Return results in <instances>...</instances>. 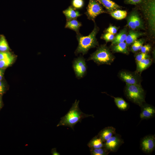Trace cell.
I'll return each instance as SVG.
<instances>
[{
	"label": "cell",
	"instance_id": "obj_5",
	"mask_svg": "<svg viewBox=\"0 0 155 155\" xmlns=\"http://www.w3.org/2000/svg\"><path fill=\"white\" fill-rule=\"evenodd\" d=\"M113 56L105 45H102L91 55L88 60H92L99 64H109L113 61Z\"/></svg>",
	"mask_w": 155,
	"mask_h": 155
},
{
	"label": "cell",
	"instance_id": "obj_3",
	"mask_svg": "<svg viewBox=\"0 0 155 155\" xmlns=\"http://www.w3.org/2000/svg\"><path fill=\"white\" fill-rule=\"evenodd\" d=\"M146 19L152 35L155 32V0H144L137 5Z\"/></svg>",
	"mask_w": 155,
	"mask_h": 155
},
{
	"label": "cell",
	"instance_id": "obj_6",
	"mask_svg": "<svg viewBox=\"0 0 155 155\" xmlns=\"http://www.w3.org/2000/svg\"><path fill=\"white\" fill-rule=\"evenodd\" d=\"M107 12L102 8L101 4L96 0H89L85 14L89 20L95 22L96 18L99 15Z\"/></svg>",
	"mask_w": 155,
	"mask_h": 155
},
{
	"label": "cell",
	"instance_id": "obj_35",
	"mask_svg": "<svg viewBox=\"0 0 155 155\" xmlns=\"http://www.w3.org/2000/svg\"><path fill=\"white\" fill-rule=\"evenodd\" d=\"M151 49V46L150 45L147 44L142 46L140 50L142 53H146L149 51Z\"/></svg>",
	"mask_w": 155,
	"mask_h": 155
},
{
	"label": "cell",
	"instance_id": "obj_37",
	"mask_svg": "<svg viewBox=\"0 0 155 155\" xmlns=\"http://www.w3.org/2000/svg\"><path fill=\"white\" fill-rule=\"evenodd\" d=\"M51 153L53 155H60V154L57 151L56 148H53L52 149Z\"/></svg>",
	"mask_w": 155,
	"mask_h": 155
},
{
	"label": "cell",
	"instance_id": "obj_9",
	"mask_svg": "<svg viewBox=\"0 0 155 155\" xmlns=\"http://www.w3.org/2000/svg\"><path fill=\"white\" fill-rule=\"evenodd\" d=\"M140 146L142 150L146 153H150L154 149L155 137L154 135H148L141 140Z\"/></svg>",
	"mask_w": 155,
	"mask_h": 155
},
{
	"label": "cell",
	"instance_id": "obj_34",
	"mask_svg": "<svg viewBox=\"0 0 155 155\" xmlns=\"http://www.w3.org/2000/svg\"><path fill=\"white\" fill-rule=\"evenodd\" d=\"M144 0H124V2L126 4L137 5Z\"/></svg>",
	"mask_w": 155,
	"mask_h": 155
},
{
	"label": "cell",
	"instance_id": "obj_26",
	"mask_svg": "<svg viewBox=\"0 0 155 155\" xmlns=\"http://www.w3.org/2000/svg\"><path fill=\"white\" fill-rule=\"evenodd\" d=\"M9 47L5 36L1 35L0 37V51H8Z\"/></svg>",
	"mask_w": 155,
	"mask_h": 155
},
{
	"label": "cell",
	"instance_id": "obj_28",
	"mask_svg": "<svg viewBox=\"0 0 155 155\" xmlns=\"http://www.w3.org/2000/svg\"><path fill=\"white\" fill-rule=\"evenodd\" d=\"M72 6L75 9H80L82 8L84 5V0H72Z\"/></svg>",
	"mask_w": 155,
	"mask_h": 155
},
{
	"label": "cell",
	"instance_id": "obj_31",
	"mask_svg": "<svg viewBox=\"0 0 155 155\" xmlns=\"http://www.w3.org/2000/svg\"><path fill=\"white\" fill-rule=\"evenodd\" d=\"M118 29V28L115 26L110 25L106 30V32L114 35L117 33Z\"/></svg>",
	"mask_w": 155,
	"mask_h": 155
},
{
	"label": "cell",
	"instance_id": "obj_8",
	"mask_svg": "<svg viewBox=\"0 0 155 155\" xmlns=\"http://www.w3.org/2000/svg\"><path fill=\"white\" fill-rule=\"evenodd\" d=\"M124 142L121 136L115 133L104 142V147L110 152H115Z\"/></svg>",
	"mask_w": 155,
	"mask_h": 155
},
{
	"label": "cell",
	"instance_id": "obj_17",
	"mask_svg": "<svg viewBox=\"0 0 155 155\" xmlns=\"http://www.w3.org/2000/svg\"><path fill=\"white\" fill-rule=\"evenodd\" d=\"M104 143L101 139L96 135L89 141L87 145L90 149L104 147Z\"/></svg>",
	"mask_w": 155,
	"mask_h": 155
},
{
	"label": "cell",
	"instance_id": "obj_4",
	"mask_svg": "<svg viewBox=\"0 0 155 155\" xmlns=\"http://www.w3.org/2000/svg\"><path fill=\"white\" fill-rule=\"evenodd\" d=\"M125 92L126 96L130 100L140 106L144 103V92L139 84H126Z\"/></svg>",
	"mask_w": 155,
	"mask_h": 155
},
{
	"label": "cell",
	"instance_id": "obj_23",
	"mask_svg": "<svg viewBox=\"0 0 155 155\" xmlns=\"http://www.w3.org/2000/svg\"><path fill=\"white\" fill-rule=\"evenodd\" d=\"M151 61L147 58L143 59L137 62V69L141 72L146 69L150 64Z\"/></svg>",
	"mask_w": 155,
	"mask_h": 155
},
{
	"label": "cell",
	"instance_id": "obj_13",
	"mask_svg": "<svg viewBox=\"0 0 155 155\" xmlns=\"http://www.w3.org/2000/svg\"><path fill=\"white\" fill-rule=\"evenodd\" d=\"M65 16L66 21L76 19L82 15L77 9L74 8L71 5L63 11Z\"/></svg>",
	"mask_w": 155,
	"mask_h": 155
},
{
	"label": "cell",
	"instance_id": "obj_12",
	"mask_svg": "<svg viewBox=\"0 0 155 155\" xmlns=\"http://www.w3.org/2000/svg\"><path fill=\"white\" fill-rule=\"evenodd\" d=\"M103 5L109 12L120 9L121 6L111 0H96Z\"/></svg>",
	"mask_w": 155,
	"mask_h": 155
},
{
	"label": "cell",
	"instance_id": "obj_36",
	"mask_svg": "<svg viewBox=\"0 0 155 155\" xmlns=\"http://www.w3.org/2000/svg\"><path fill=\"white\" fill-rule=\"evenodd\" d=\"M5 91V86L3 83L0 81V96L3 94Z\"/></svg>",
	"mask_w": 155,
	"mask_h": 155
},
{
	"label": "cell",
	"instance_id": "obj_22",
	"mask_svg": "<svg viewBox=\"0 0 155 155\" xmlns=\"http://www.w3.org/2000/svg\"><path fill=\"white\" fill-rule=\"evenodd\" d=\"M132 12L133 20L137 29H144L143 23L138 13L135 11H134Z\"/></svg>",
	"mask_w": 155,
	"mask_h": 155
},
{
	"label": "cell",
	"instance_id": "obj_27",
	"mask_svg": "<svg viewBox=\"0 0 155 155\" xmlns=\"http://www.w3.org/2000/svg\"><path fill=\"white\" fill-rule=\"evenodd\" d=\"M144 40L143 39L137 40L132 44L131 50L133 52H136L140 50L143 46Z\"/></svg>",
	"mask_w": 155,
	"mask_h": 155
},
{
	"label": "cell",
	"instance_id": "obj_20",
	"mask_svg": "<svg viewBox=\"0 0 155 155\" xmlns=\"http://www.w3.org/2000/svg\"><path fill=\"white\" fill-rule=\"evenodd\" d=\"M113 98L117 106L119 109L123 111L127 110L128 108V104L124 100L120 97Z\"/></svg>",
	"mask_w": 155,
	"mask_h": 155
},
{
	"label": "cell",
	"instance_id": "obj_14",
	"mask_svg": "<svg viewBox=\"0 0 155 155\" xmlns=\"http://www.w3.org/2000/svg\"><path fill=\"white\" fill-rule=\"evenodd\" d=\"M144 34L145 33L143 32L135 31L132 29L130 30L128 34H127L125 40V43L127 45L129 46L132 44L138 38L144 35Z\"/></svg>",
	"mask_w": 155,
	"mask_h": 155
},
{
	"label": "cell",
	"instance_id": "obj_21",
	"mask_svg": "<svg viewBox=\"0 0 155 155\" xmlns=\"http://www.w3.org/2000/svg\"><path fill=\"white\" fill-rule=\"evenodd\" d=\"M127 13L125 10L120 9L116 10L111 12V16L114 18L121 20L125 18L127 16Z\"/></svg>",
	"mask_w": 155,
	"mask_h": 155
},
{
	"label": "cell",
	"instance_id": "obj_29",
	"mask_svg": "<svg viewBox=\"0 0 155 155\" xmlns=\"http://www.w3.org/2000/svg\"><path fill=\"white\" fill-rule=\"evenodd\" d=\"M127 23L128 26L131 29L134 30L137 29L134 22L132 13L127 18Z\"/></svg>",
	"mask_w": 155,
	"mask_h": 155
},
{
	"label": "cell",
	"instance_id": "obj_24",
	"mask_svg": "<svg viewBox=\"0 0 155 155\" xmlns=\"http://www.w3.org/2000/svg\"><path fill=\"white\" fill-rule=\"evenodd\" d=\"M92 155H107L110 152L104 147L90 149Z\"/></svg>",
	"mask_w": 155,
	"mask_h": 155
},
{
	"label": "cell",
	"instance_id": "obj_18",
	"mask_svg": "<svg viewBox=\"0 0 155 155\" xmlns=\"http://www.w3.org/2000/svg\"><path fill=\"white\" fill-rule=\"evenodd\" d=\"M127 29L124 28L115 37L113 40L112 41V45L117 44L119 43L124 42L125 40L127 35Z\"/></svg>",
	"mask_w": 155,
	"mask_h": 155
},
{
	"label": "cell",
	"instance_id": "obj_1",
	"mask_svg": "<svg viewBox=\"0 0 155 155\" xmlns=\"http://www.w3.org/2000/svg\"><path fill=\"white\" fill-rule=\"evenodd\" d=\"M79 100H76L69 111L63 117L61 118V120L57 127L64 126L69 127L73 129L75 125L82 120L89 117H94L93 115H88L82 112L79 106Z\"/></svg>",
	"mask_w": 155,
	"mask_h": 155
},
{
	"label": "cell",
	"instance_id": "obj_19",
	"mask_svg": "<svg viewBox=\"0 0 155 155\" xmlns=\"http://www.w3.org/2000/svg\"><path fill=\"white\" fill-rule=\"evenodd\" d=\"M127 46L125 42H120L117 44L113 45L112 49L115 52H119L127 54L128 53V52Z\"/></svg>",
	"mask_w": 155,
	"mask_h": 155
},
{
	"label": "cell",
	"instance_id": "obj_38",
	"mask_svg": "<svg viewBox=\"0 0 155 155\" xmlns=\"http://www.w3.org/2000/svg\"><path fill=\"white\" fill-rule=\"evenodd\" d=\"M3 75V70L0 68V81L2 80Z\"/></svg>",
	"mask_w": 155,
	"mask_h": 155
},
{
	"label": "cell",
	"instance_id": "obj_7",
	"mask_svg": "<svg viewBox=\"0 0 155 155\" xmlns=\"http://www.w3.org/2000/svg\"><path fill=\"white\" fill-rule=\"evenodd\" d=\"M85 59L80 55L75 59L73 62V67L76 77L78 79L83 78L87 72V67Z\"/></svg>",
	"mask_w": 155,
	"mask_h": 155
},
{
	"label": "cell",
	"instance_id": "obj_15",
	"mask_svg": "<svg viewBox=\"0 0 155 155\" xmlns=\"http://www.w3.org/2000/svg\"><path fill=\"white\" fill-rule=\"evenodd\" d=\"M119 76L126 84L131 85L138 84L136 78L129 73L122 71L120 73Z\"/></svg>",
	"mask_w": 155,
	"mask_h": 155
},
{
	"label": "cell",
	"instance_id": "obj_25",
	"mask_svg": "<svg viewBox=\"0 0 155 155\" xmlns=\"http://www.w3.org/2000/svg\"><path fill=\"white\" fill-rule=\"evenodd\" d=\"M15 59V57L12 55L11 57L0 60V68L8 67L12 63Z\"/></svg>",
	"mask_w": 155,
	"mask_h": 155
},
{
	"label": "cell",
	"instance_id": "obj_33",
	"mask_svg": "<svg viewBox=\"0 0 155 155\" xmlns=\"http://www.w3.org/2000/svg\"><path fill=\"white\" fill-rule=\"evenodd\" d=\"M149 56L146 53H142L137 55L135 59L138 62L143 59L147 58Z\"/></svg>",
	"mask_w": 155,
	"mask_h": 155
},
{
	"label": "cell",
	"instance_id": "obj_10",
	"mask_svg": "<svg viewBox=\"0 0 155 155\" xmlns=\"http://www.w3.org/2000/svg\"><path fill=\"white\" fill-rule=\"evenodd\" d=\"M140 118L142 120L147 119L153 117L155 114V109L152 106L144 103L141 106Z\"/></svg>",
	"mask_w": 155,
	"mask_h": 155
},
{
	"label": "cell",
	"instance_id": "obj_39",
	"mask_svg": "<svg viewBox=\"0 0 155 155\" xmlns=\"http://www.w3.org/2000/svg\"><path fill=\"white\" fill-rule=\"evenodd\" d=\"M2 102L1 98L0 97V109L2 107Z\"/></svg>",
	"mask_w": 155,
	"mask_h": 155
},
{
	"label": "cell",
	"instance_id": "obj_32",
	"mask_svg": "<svg viewBox=\"0 0 155 155\" xmlns=\"http://www.w3.org/2000/svg\"><path fill=\"white\" fill-rule=\"evenodd\" d=\"M13 55L9 52L0 51V60L9 58Z\"/></svg>",
	"mask_w": 155,
	"mask_h": 155
},
{
	"label": "cell",
	"instance_id": "obj_16",
	"mask_svg": "<svg viewBox=\"0 0 155 155\" xmlns=\"http://www.w3.org/2000/svg\"><path fill=\"white\" fill-rule=\"evenodd\" d=\"M82 25L81 22L76 19H73L66 21L65 28L72 30L75 32L77 34L80 33V29Z\"/></svg>",
	"mask_w": 155,
	"mask_h": 155
},
{
	"label": "cell",
	"instance_id": "obj_11",
	"mask_svg": "<svg viewBox=\"0 0 155 155\" xmlns=\"http://www.w3.org/2000/svg\"><path fill=\"white\" fill-rule=\"evenodd\" d=\"M115 133V129L113 127L108 126L101 130L97 135L104 142Z\"/></svg>",
	"mask_w": 155,
	"mask_h": 155
},
{
	"label": "cell",
	"instance_id": "obj_30",
	"mask_svg": "<svg viewBox=\"0 0 155 155\" xmlns=\"http://www.w3.org/2000/svg\"><path fill=\"white\" fill-rule=\"evenodd\" d=\"M115 36L114 34L109 33L107 32L103 34L101 38L104 40L106 42L112 41L114 38Z\"/></svg>",
	"mask_w": 155,
	"mask_h": 155
},
{
	"label": "cell",
	"instance_id": "obj_2",
	"mask_svg": "<svg viewBox=\"0 0 155 155\" xmlns=\"http://www.w3.org/2000/svg\"><path fill=\"white\" fill-rule=\"evenodd\" d=\"M99 30L95 23L94 29L88 35L84 36L80 33L77 34L76 37L78 44L75 52L76 55L80 53L84 55L87 53L90 49L98 45L96 36Z\"/></svg>",
	"mask_w": 155,
	"mask_h": 155
}]
</instances>
